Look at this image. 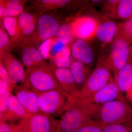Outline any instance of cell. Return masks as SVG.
I'll list each match as a JSON object with an SVG mask.
<instances>
[{
    "label": "cell",
    "instance_id": "cb8c5ba5",
    "mask_svg": "<svg viewBox=\"0 0 132 132\" xmlns=\"http://www.w3.org/2000/svg\"><path fill=\"white\" fill-rule=\"evenodd\" d=\"M128 20L132 19V0H119L113 19Z\"/></svg>",
    "mask_w": 132,
    "mask_h": 132
},
{
    "label": "cell",
    "instance_id": "e0dca14e",
    "mask_svg": "<svg viewBox=\"0 0 132 132\" xmlns=\"http://www.w3.org/2000/svg\"><path fill=\"white\" fill-rule=\"evenodd\" d=\"M39 16V15L27 11H23L18 16L20 29L19 47L21 46L27 38L34 32Z\"/></svg>",
    "mask_w": 132,
    "mask_h": 132
},
{
    "label": "cell",
    "instance_id": "4fadbf2b",
    "mask_svg": "<svg viewBox=\"0 0 132 132\" xmlns=\"http://www.w3.org/2000/svg\"><path fill=\"white\" fill-rule=\"evenodd\" d=\"M98 22L95 38L102 47L105 48L113 42L118 32L119 24L106 16L103 17Z\"/></svg>",
    "mask_w": 132,
    "mask_h": 132
},
{
    "label": "cell",
    "instance_id": "44dd1931",
    "mask_svg": "<svg viewBox=\"0 0 132 132\" xmlns=\"http://www.w3.org/2000/svg\"><path fill=\"white\" fill-rule=\"evenodd\" d=\"M27 1L9 0L0 1L1 21L7 16H18L24 11Z\"/></svg>",
    "mask_w": 132,
    "mask_h": 132
},
{
    "label": "cell",
    "instance_id": "484cf974",
    "mask_svg": "<svg viewBox=\"0 0 132 132\" xmlns=\"http://www.w3.org/2000/svg\"><path fill=\"white\" fill-rule=\"evenodd\" d=\"M15 46L2 24L0 27V60L6 54L10 53Z\"/></svg>",
    "mask_w": 132,
    "mask_h": 132
},
{
    "label": "cell",
    "instance_id": "5bb4252c",
    "mask_svg": "<svg viewBox=\"0 0 132 132\" xmlns=\"http://www.w3.org/2000/svg\"><path fill=\"white\" fill-rule=\"evenodd\" d=\"M50 66L54 72L60 87L73 97H79L80 91L70 69L67 68H57Z\"/></svg>",
    "mask_w": 132,
    "mask_h": 132
},
{
    "label": "cell",
    "instance_id": "3957f363",
    "mask_svg": "<svg viewBox=\"0 0 132 132\" xmlns=\"http://www.w3.org/2000/svg\"><path fill=\"white\" fill-rule=\"evenodd\" d=\"M132 45L131 38L126 30L123 23H120L118 32L109 54L114 79L128 62Z\"/></svg>",
    "mask_w": 132,
    "mask_h": 132
},
{
    "label": "cell",
    "instance_id": "9c48e42d",
    "mask_svg": "<svg viewBox=\"0 0 132 132\" xmlns=\"http://www.w3.org/2000/svg\"><path fill=\"white\" fill-rule=\"evenodd\" d=\"M98 23V20L88 15L79 16L71 22L75 37L88 41L95 38Z\"/></svg>",
    "mask_w": 132,
    "mask_h": 132
},
{
    "label": "cell",
    "instance_id": "d4e9b609",
    "mask_svg": "<svg viewBox=\"0 0 132 132\" xmlns=\"http://www.w3.org/2000/svg\"><path fill=\"white\" fill-rule=\"evenodd\" d=\"M55 38L57 40L65 45H68L75 38L71 23H65L60 26Z\"/></svg>",
    "mask_w": 132,
    "mask_h": 132
},
{
    "label": "cell",
    "instance_id": "52a82bcc",
    "mask_svg": "<svg viewBox=\"0 0 132 132\" xmlns=\"http://www.w3.org/2000/svg\"><path fill=\"white\" fill-rule=\"evenodd\" d=\"M60 27L59 21L54 16L47 14L40 15L34 32L27 38L22 45L37 47L42 43L55 36Z\"/></svg>",
    "mask_w": 132,
    "mask_h": 132
},
{
    "label": "cell",
    "instance_id": "277c9868",
    "mask_svg": "<svg viewBox=\"0 0 132 132\" xmlns=\"http://www.w3.org/2000/svg\"><path fill=\"white\" fill-rule=\"evenodd\" d=\"M25 85L37 94L60 88L59 82L50 65L27 68Z\"/></svg>",
    "mask_w": 132,
    "mask_h": 132
},
{
    "label": "cell",
    "instance_id": "8992f818",
    "mask_svg": "<svg viewBox=\"0 0 132 132\" xmlns=\"http://www.w3.org/2000/svg\"><path fill=\"white\" fill-rule=\"evenodd\" d=\"M37 94L42 112L54 118L65 111L72 97L61 88Z\"/></svg>",
    "mask_w": 132,
    "mask_h": 132
},
{
    "label": "cell",
    "instance_id": "d6a6232c",
    "mask_svg": "<svg viewBox=\"0 0 132 132\" xmlns=\"http://www.w3.org/2000/svg\"><path fill=\"white\" fill-rule=\"evenodd\" d=\"M17 124H9L7 121H0V132H16Z\"/></svg>",
    "mask_w": 132,
    "mask_h": 132
},
{
    "label": "cell",
    "instance_id": "d590c367",
    "mask_svg": "<svg viewBox=\"0 0 132 132\" xmlns=\"http://www.w3.org/2000/svg\"><path fill=\"white\" fill-rule=\"evenodd\" d=\"M126 97L128 99L132 101V86L130 91L126 94Z\"/></svg>",
    "mask_w": 132,
    "mask_h": 132
},
{
    "label": "cell",
    "instance_id": "7a4b0ae2",
    "mask_svg": "<svg viewBox=\"0 0 132 132\" xmlns=\"http://www.w3.org/2000/svg\"><path fill=\"white\" fill-rule=\"evenodd\" d=\"M109 54H102L97 59L94 69L81 90L79 98L85 99L100 90L113 79Z\"/></svg>",
    "mask_w": 132,
    "mask_h": 132
},
{
    "label": "cell",
    "instance_id": "30bf717a",
    "mask_svg": "<svg viewBox=\"0 0 132 132\" xmlns=\"http://www.w3.org/2000/svg\"><path fill=\"white\" fill-rule=\"evenodd\" d=\"M84 100L97 105L115 100L126 101L114 79L94 94Z\"/></svg>",
    "mask_w": 132,
    "mask_h": 132
},
{
    "label": "cell",
    "instance_id": "8d00e7d4",
    "mask_svg": "<svg viewBox=\"0 0 132 132\" xmlns=\"http://www.w3.org/2000/svg\"><path fill=\"white\" fill-rule=\"evenodd\" d=\"M130 132H132V130L131 131H130Z\"/></svg>",
    "mask_w": 132,
    "mask_h": 132
},
{
    "label": "cell",
    "instance_id": "836d02e7",
    "mask_svg": "<svg viewBox=\"0 0 132 132\" xmlns=\"http://www.w3.org/2000/svg\"><path fill=\"white\" fill-rule=\"evenodd\" d=\"M14 90V88L7 82L0 79V95L8 92L12 93Z\"/></svg>",
    "mask_w": 132,
    "mask_h": 132
},
{
    "label": "cell",
    "instance_id": "4dcf8cb0",
    "mask_svg": "<svg viewBox=\"0 0 132 132\" xmlns=\"http://www.w3.org/2000/svg\"><path fill=\"white\" fill-rule=\"evenodd\" d=\"M119 0L108 1L104 6V10L108 17L113 18L116 7Z\"/></svg>",
    "mask_w": 132,
    "mask_h": 132
},
{
    "label": "cell",
    "instance_id": "7402d4cb",
    "mask_svg": "<svg viewBox=\"0 0 132 132\" xmlns=\"http://www.w3.org/2000/svg\"><path fill=\"white\" fill-rule=\"evenodd\" d=\"M2 21V25L7 32L12 42L15 47H19L20 29L18 16H7L3 18Z\"/></svg>",
    "mask_w": 132,
    "mask_h": 132
},
{
    "label": "cell",
    "instance_id": "2e32d148",
    "mask_svg": "<svg viewBox=\"0 0 132 132\" xmlns=\"http://www.w3.org/2000/svg\"><path fill=\"white\" fill-rule=\"evenodd\" d=\"M32 115L27 112L15 95L11 93L8 102L7 111L5 114L0 115V121L20 120Z\"/></svg>",
    "mask_w": 132,
    "mask_h": 132
},
{
    "label": "cell",
    "instance_id": "8fae6325",
    "mask_svg": "<svg viewBox=\"0 0 132 132\" xmlns=\"http://www.w3.org/2000/svg\"><path fill=\"white\" fill-rule=\"evenodd\" d=\"M15 96L26 109L31 114L42 113L40 108L38 94L24 85H18L14 89Z\"/></svg>",
    "mask_w": 132,
    "mask_h": 132
},
{
    "label": "cell",
    "instance_id": "ffe728a7",
    "mask_svg": "<svg viewBox=\"0 0 132 132\" xmlns=\"http://www.w3.org/2000/svg\"><path fill=\"white\" fill-rule=\"evenodd\" d=\"M80 91L82 90L93 70L88 67L74 59H71L69 67Z\"/></svg>",
    "mask_w": 132,
    "mask_h": 132
},
{
    "label": "cell",
    "instance_id": "ac0fdd59",
    "mask_svg": "<svg viewBox=\"0 0 132 132\" xmlns=\"http://www.w3.org/2000/svg\"><path fill=\"white\" fill-rule=\"evenodd\" d=\"M21 47L22 62L27 68L35 67L46 63L44 55L37 47L25 45Z\"/></svg>",
    "mask_w": 132,
    "mask_h": 132
},
{
    "label": "cell",
    "instance_id": "4316f807",
    "mask_svg": "<svg viewBox=\"0 0 132 132\" xmlns=\"http://www.w3.org/2000/svg\"><path fill=\"white\" fill-rule=\"evenodd\" d=\"M70 54L71 50L68 45L62 52L52 59L53 63L50 65L57 68H69L72 59L70 58Z\"/></svg>",
    "mask_w": 132,
    "mask_h": 132
},
{
    "label": "cell",
    "instance_id": "7c38bea8",
    "mask_svg": "<svg viewBox=\"0 0 132 132\" xmlns=\"http://www.w3.org/2000/svg\"><path fill=\"white\" fill-rule=\"evenodd\" d=\"M71 52L73 59L88 67L95 63V53L88 41L78 39L71 46Z\"/></svg>",
    "mask_w": 132,
    "mask_h": 132
},
{
    "label": "cell",
    "instance_id": "1f68e13d",
    "mask_svg": "<svg viewBox=\"0 0 132 132\" xmlns=\"http://www.w3.org/2000/svg\"><path fill=\"white\" fill-rule=\"evenodd\" d=\"M11 93L8 92L0 95V115H3L6 112L8 102Z\"/></svg>",
    "mask_w": 132,
    "mask_h": 132
},
{
    "label": "cell",
    "instance_id": "e575fe53",
    "mask_svg": "<svg viewBox=\"0 0 132 132\" xmlns=\"http://www.w3.org/2000/svg\"><path fill=\"white\" fill-rule=\"evenodd\" d=\"M123 23L126 30L132 40V19L126 21Z\"/></svg>",
    "mask_w": 132,
    "mask_h": 132
},
{
    "label": "cell",
    "instance_id": "83f0119b",
    "mask_svg": "<svg viewBox=\"0 0 132 132\" xmlns=\"http://www.w3.org/2000/svg\"><path fill=\"white\" fill-rule=\"evenodd\" d=\"M105 127L96 119L85 123L75 132H102Z\"/></svg>",
    "mask_w": 132,
    "mask_h": 132
},
{
    "label": "cell",
    "instance_id": "5b68a950",
    "mask_svg": "<svg viewBox=\"0 0 132 132\" xmlns=\"http://www.w3.org/2000/svg\"><path fill=\"white\" fill-rule=\"evenodd\" d=\"M95 119L104 126L132 121V108L127 101L115 100L99 105Z\"/></svg>",
    "mask_w": 132,
    "mask_h": 132
},
{
    "label": "cell",
    "instance_id": "f546056e",
    "mask_svg": "<svg viewBox=\"0 0 132 132\" xmlns=\"http://www.w3.org/2000/svg\"><path fill=\"white\" fill-rule=\"evenodd\" d=\"M0 79L7 82L14 89L18 85L10 77L2 60L0 61Z\"/></svg>",
    "mask_w": 132,
    "mask_h": 132
},
{
    "label": "cell",
    "instance_id": "d6986e66",
    "mask_svg": "<svg viewBox=\"0 0 132 132\" xmlns=\"http://www.w3.org/2000/svg\"><path fill=\"white\" fill-rule=\"evenodd\" d=\"M114 80L122 94H127L132 86V46L130 48L128 62L119 72Z\"/></svg>",
    "mask_w": 132,
    "mask_h": 132
},
{
    "label": "cell",
    "instance_id": "6da1fadb",
    "mask_svg": "<svg viewBox=\"0 0 132 132\" xmlns=\"http://www.w3.org/2000/svg\"><path fill=\"white\" fill-rule=\"evenodd\" d=\"M99 105L72 96L65 111L56 119L55 132H75L91 120L95 119Z\"/></svg>",
    "mask_w": 132,
    "mask_h": 132
},
{
    "label": "cell",
    "instance_id": "f1b7e54d",
    "mask_svg": "<svg viewBox=\"0 0 132 132\" xmlns=\"http://www.w3.org/2000/svg\"><path fill=\"white\" fill-rule=\"evenodd\" d=\"M132 130V121L108 125L104 128L102 132H130Z\"/></svg>",
    "mask_w": 132,
    "mask_h": 132
},
{
    "label": "cell",
    "instance_id": "ba28073f",
    "mask_svg": "<svg viewBox=\"0 0 132 132\" xmlns=\"http://www.w3.org/2000/svg\"><path fill=\"white\" fill-rule=\"evenodd\" d=\"M56 120L44 113L32 115L20 120L16 132H55Z\"/></svg>",
    "mask_w": 132,
    "mask_h": 132
},
{
    "label": "cell",
    "instance_id": "9a60e30c",
    "mask_svg": "<svg viewBox=\"0 0 132 132\" xmlns=\"http://www.w3.org/2000/svg\"><path fill=\"white\" fill-rule=\"evenodd\" d=\"M1 60L12 79L18 85H25L26 73L23 65L11 54H5Z\"/></svg>",
    "mask_w": 132,
    "mask_h": 132
},
{
    "label": "cell",
    "instance_id": "603a6c76",
    "mask_svg": "<svg viewBox=\"0 0 132 132\" xmlns=\"http://www.w3.org/2000/svg\"><path fill=\"white\" fill-rule=\"evenodd\" d=\"M72 2L69 0H37L33 2L32 5L36 12L41 14L47 11L65 7Z\"/></svg>",
    "mask_w": 132,
    "mask_h": 132
}]
</instances>
